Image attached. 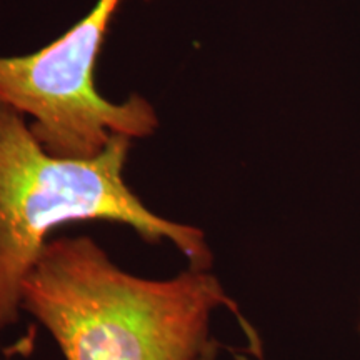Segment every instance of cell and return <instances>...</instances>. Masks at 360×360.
I'll return each instance as SVG.
<instances>
[{"mask_svg": "<svg viewBox=\"0 0 360 360\" xmlns=\"http://www.w3.org/2000/svg\"><path fill=\"white\" fill-rule=\"evenodd\" d=\"M20 309L65 360H214L212 315L240 310L210 269L146 278L92 237L51 238L20 289Z\"/></svg>", "mask_w": 360, "mask_h": 360, "instance_id": "1", "label": "cell"}, {"mask_svg": "<svg viewBox=\"0 0 360 360\" xmlns=\"http://www.w3.org/2000/svg\"><path fill=\"white\" fill-rule=\"evenodd\" d=\"M130 143V137L114 135L89 159L52 155L25 115L0 102V332L19 321L22 283L52 231L64 224L127 225L148 244L170 242L188 267H212L214 254L199 227L155 214L125 182Z\"/></svg>", "mask_w": 360, "mask_h": 360, "instance_id": "2", "label": "cell"}, {"mask_svg": "<svg viewBox=\"0 0 360 360\" xmlns=\"http://www.w3.org/2000/svg\"><path fill=\"white\" fill-rule=\"evenodd\" d=\"M120 0H98L69 32L47 47L19 57H0V102L30 117V130L57 157L89 159L114 135L148 137L159 120L146 98L134 94L114 103L94 85V69L110 17Z\"/></svg>", "mask_w": 360, "mask_h": 360, "instance_id": "3", "label": "cell"}]
</instances>
